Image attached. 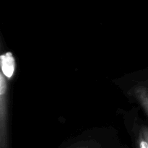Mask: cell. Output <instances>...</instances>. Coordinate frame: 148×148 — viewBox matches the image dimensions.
Segmentation results:
<instances>
[{
  "instance_id": "6da1fadb",
  "label": "cell",
  "mask_w": 148,
  "mask_h": 148,
  "mask_svg": "<svg viewBox=\"0 0 148 148\" xmlns=\"http://www.w3.org/2000/svg\"><path fill=\"white\" fill-rule=\"evenodd\" d=\"M8 77L0 72V148H8Z\"/></svg>"
},
{
  "instance_id": "7a4b0ae2",
  "label": "cell",
  "mask_w": 148,
  "mask_h": 148,
  "mask_svg": "<svg viewBox=\"0 0 148 148\" xmlns=\"http://www.w3.org/2000/svg\"><path fill=\"white\" fill-rule=\"evenodd\" d=\"M134 95L145 109L148 116V88L146 86H137L134 89Z\"/></svg>"
},
{
  "instance_id": "3957f363",
  "label": "cell",
  "mask_w": 148,
  "mask_h": 148,
  "mask_svg": "<svg viewBox=\"0 0 148 148\" xmlns=\"http://www.w3.org/2000/svg\"><path fill=\"white\" fill-rule=\"evenodd\" d=\"M138 146L139 148H148L147 142L146 141L145 139L144 138V137H143V134H141V132L140 133V135H139Z\"/></svg>"
},
{
  "instance_id": "277c9868",
  "label": "cell",
  "mask_w": 148,
  "mask_h": 148,
  "mask_svg": "<svg viewBox=\"0 0 148 148\" xmlns=\"http://www.w3.org/2000/svg\"><path fill=\"white\" fill-rule=\"evenodd\" d=\"M140 132H141V134H143V136L144 137V138L145 139L146 141H147L148 143V127H143V128H142Z\"/></svg>"
},
{
  "instance_id": "5b68a950",
  "label": "cell",
  "mask_w": 148,
  "mask_h": 148,
  "mask_svg": "<svg viewBox=\"0 0 148 148\" xmlns=\"http://www.w3.org/2000/svg\"><path fill=\"white\" fill-rule=\"evenodd\" d=\"M75 148H89V147H87L85 146H80V147H75Z\"/></svg>"
}]
</instances>
